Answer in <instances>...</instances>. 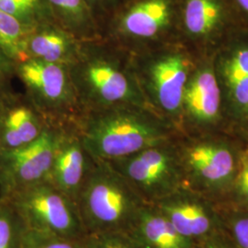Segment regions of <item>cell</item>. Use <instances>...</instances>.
I'll list each match as a JSON object with an SVG mask.
<instances>
[{
  "label": "cell",
  "mask_w": 248,
  "mask_h": 248,
  "mask_svg": "<svg viewBox=\"0 0 248 248\" xmlns=\"http://www.w3.org/2000/svg\"><path fill=\"white\" fill-rule=\"evenodd\" d=\"M51 124L26 94L9 92L0 98V151L33 142Z\"/></svg>",
  "instance_id": "11"
},
{
  "label": "cell",
  "mask_w": 248,
  "mask_h": 248,
  "mask_svg": "<svg viewBox=\"0 0 248 248\" xmlns=\"http://www.w3.org/2000/svg\"><path fill=\"white\" fill-rule=\"evenodd\" d=\"M100 35L108 20L127 0H85Z\"/></svg>",
  "instance_id": "25"
},
{
  "label": "cell",
  "mask_w": 248,
  "mask_h": 248,
  "mask_svg": "<svg viewBox=\"0 0 248 248\" xmlns=\"http://www.w3.org/2000/svg\"><path fill=\"white\" fill-rule=\"evenodd\" d=\"M179 153L185 175L202 186L222 189L233 182L237 161L225 143L198 142Z\"/></svg>",
  "instance_id": "10"
},
{
  "label": "cell",
  "mask_w": 248,
  "mask_h": 248,
  "mask_svg": "<svg viewBox=\"0 0 248 248\" xmlns=\"http://www.w3.org/2000/svg\"><path fill=\"white\" fill-rule=\"evenodd\" d=\"M221 88L215 69L203 65L191 73L187 80L182 114L199 124H212L220 115Z\"/></svg>",
  "instance_id": "13"
},
{
  "label": "cell",
  "mask_w": 248,
  "mask_h": 248,
  "mask_svg": "<svg viewBox=\"0 0 248 248\" xmlns=\"http://www.w3.org/2000/svg\"><path fill=\"white\" fill-rule=\"evenodd\" d=\"M127 1H129V0H127Z\"/></svg>",
  "instance_id": "31"
},
{
  "label": "cell",
  "mask_w": 248,
  "mask_h": 248,
  "mask_svg": "<svg viewBox=\"0 0 248 248\" xmlns=\"http://www.w3.org/2000/svg\"><path fill=\"white\" fill-rule=\"evenodd\" d=\"M163 213L176 230L188 239H195L209 234L214 229L212 212L198 202L194 197L179 189L158 202L154 204Z\"/></svg>",
  "instance_id": "15"
},
{
  "label": "cell",
  "mask_w": 248,
  "mask_h": 248,
  "mask_svg": "<svg viewBox=\"0 0 248 248\" xmlns=\"http://www.w3.org/2000/svg\"><path fill=\"white\" fill-rule=\"evenodd\" d=\"M180 0H129L102 30L101 37L130 53L146 50L179 28Z\"/></svg>",
  "instance_id": "5"
},
{
  "label": "cell",
  "mask_w": 248,
  "mask_h": 248,
  "mask_svg": "<svg viewBox=\"0 0 248 248\" xmlns=\"http://www.w3.org/2000/svg\"><path fill=\"white\" fill-rule=\"evenodd\" d=\"M25 231L18 213L0 209V248H22Z\"/></svg>",
  "instance_id": "22"
},
{
  "label": "cell",
  "mask_w": 248,
  "mask_h": 248,
  "mask_svg": "<svg viewBox=\"0 0 248 248\" xmlns=\"http://www.w3.org/2000/svg\"><path fill=\"white\" fill-rule=\"evenodd\" d=\"M83 244L85 248H142L133 236L126 232H104L88 233Z\"/></svg>",
  "instance_id": "23"
},
{
  "label": "cell",
  "mask_w": 248,
  "mask_h": 248,
  "mask_svg": "<svg viewBox=\"0 0 248 248\" xmlns=\"http://www.w3.org/2000/svg\"><path fill=\"white\" fill-rule=\"evenodd\" d=\"M93 164L76 126L70 125L58 145L47 180L77 203Z\"/></svg>",
  "instance_id": "12"
},
{
  "label": "cell",
  "mask_w": 248,
  "mask_h": 248,
  "mask_svg": "<svg viewBox=\"0 0 248 248\" xmlns=\"http://www.w3.org/2000/svg\"><path fill=\"white\" fill-rule=\"evenodd\" d=\"M52 17L59 26L79 41L101 38L85 0H46Z\"/></svg>",
  "instance_id": "19"
},
{
  "label": "cell",
  "mask_w": 248,
  "mask_h": 248,
  "mask_svg": "<svg viewBox=\"0 0 248 248\" xmlns=\"http://www.w3.org/2000/svg\"><path fill=\"white\" fill-rule=\"evenodd\" d=\"M28 31L17 18L0 9V48L15 62L26 59L24 47Z\"/></svg>",
  "instance_id": "21"
},
{
  "label": "cell",
  "mask_w": 248,
  "mask_h": 248,
  "mask_svg": "<svg viewBox=\"0 0 248 248\" xmlns=\"http://www.w3.org/2000/svg\"><path fill=\"white\" fill-rule=\"evenodd\" d=\"M16 212L29 230L69 239L87 235L77 203L48 180L17 191Z\"/></svg>",
  "instance_id": "8"
},
{
  "label": "cell",
  "mask_w": 248,
  "mask_h": 248,
  "mask_svg": "<svg viewBox=\"0 0 248 248\" xmlns=\"http://www.w3.org/2000/svg\"><path fill=\"white\" fill-rule=\"evenodd\" d=\"M81 41L54 21H47L28 31L25 55L45 62L69 65L79 50Z\"/></svg>",
  "instance_id": "14"
},
{
  "label": "cell",
  "mask_w": 248,
  "mask_h": 248,
  "mask_svg": "<svg viewBox=\"0 0 248 248\" xmlns=\"http://www.w3.org/2000/svg\"><path fill=\"white\" fill-rule=\"evenodd\" d=\"M135 78L148 106L170 123L182 114L183 96L191 75L186 53L172 45H161L131 53Z\"/></svg>",
  "instance_id": "4"
},
{
  "label": "cell",
  "mask_w": 248,
  "mask_h": 248,
  "mask_svg": "<svg viewBox=\"0 0 248 248\" xmlns=\"http://www.w3.org/2000/svg\"><path fill=\"white\" fill-rule=\"evenodd\" d=\"M84 147L110 162L171 141L172 123L149 108L121 105L83 112L76 124Z\"/></svg>",
  "instance_id": "2"
},
{
  "label": "cell",
  "mask_w": 248,
  "mask_h": 248,
  "mask_svg": "<svg viewBox=\"0 0 248 248\" xmlns=\"http://www.w3.org/2000/svg\"><path fill=\"white\" fill-rule=\"evenodd\" d=\"M0 9L17 18L28 30L53 20L46 0H0Z\"/></svg>",
  "instance_id": "20"
},
{
  "label": "cell",
  "mask_w": 248,
  "mask_h": 248,
  "mask_svg": "<svg viewBox=\"0 0 248 248\" xmlns=\"http://www.w3.org/2000/svg\"><path fill=\"white\" fill-rule=\"evenodd\" d=\"M145 204L108 162L97 160H94L77 201L87 234L129 232Z\"/></svg>",
  "instance_id": "3"
},
{
  "label": "cell",
  "mask_w": 248,
  "mask_h": 248,
  "mask_svg": "<svg viewBox=\"0 0 248 248\" xmlns=\"http://www.w3.org/2000/svg\"><path fill=\"white\" fill-rule=\"evenodd\" d=\"M234 187L240 200L248 205V146L241 153L234 177Z\"/></svg>",
  "instance_id": "26"
},
{
  "label": "cell",
  "mask_w": 248,
  "mask_h": 248,
  "mask_svg": "<svg viewBox=\"0 0 248 248\" xmlns=\"http://www.w3.org/2000/svg\"><path fill=\"white\" fill-rule=\"evenodd\" d=\"M108 163L146 204L154 205L183 188L185 172L172 141Z\"/></svg>",
  "instance_id": "6"
},
{
  "label": "cell",
  "mask_w": 248,
  "mask_h": 248,
  "mask_svg": "<svg viewBox=\"0 0 248 248\" xmlns=\"http://www.w3.org/2000/svg\"><path fill=\"white\" fill-rule=\"evenodd\" d=\"M70 125L51 124L33 142L0 151V175L19 191L48 179L58 145Z\"/></svg>",
  "instance_id": "9"
},
{
  "label": "cell",
  "mask_w": 248,
  "mask_h": 248,
  "mask_svg": "<svg viewBox=\"0 0 248 248\" xmlns=\"http://www.w3.org/2000/svg\"><path fill=\"white\" fill-rule=\"evenodd\" d=\"M215 72L233 114L248 116V43L229 47L221 55Z\"/></svg>",
  "instance_id": "17"
},
{
  "label": "cell",
  "mask_w": 248,
  "mask_h": 248,
  "mask_svg": "<svg viewBox=\"0 0 248 248\" xmlns=\"http://www.w3.org/2000/svg\"><path fill=\"white\" fill-rule=\"evenodd\" d=\"M22 248H85L83 240L69 239L44 232L25 231Z\"/></svg>",
  "instance_id": "24"
},
{
  "label": "cell",
  "mask_w": 248,
  "mask_h": 248,
  "mask_svg": "<svg viewBox=\"0 0 248 248\" xmlns=\"http://www.w3.org/2000/svg\"><path fill=\"white\" fill-rule=\"evenodd\" d=\"M68 70L82 113L121 105L149 108L131 53L102 37L82 41Z\"/></svg>",
  "instance_id": "1"
},
{
  "label": "cell",
  "mask_w": 248,
  "mask_h": 248,
  "mask_svg": "<svg viewBox=\"0 0 248 248\" xmlns=\"http://www.w3.org/2000/svg\"><path fill=\"white\" fill-rule=\"evenodd\" d=\"M232 14L228 0H180L179 28L192 39H211L222 32Z\"/></svg>",
  "instance_id": "16"
},
{
  "label": "cell",
  "mask_w": 248,
  "mask_h": 248,
  "mask_svg": "<svg viewBox=\"0 0 248 248\" xmlns=\"http://www.w3.org/2000/svg\"><path fill=\"white\" fill-rule=\"evenodd\" d=\"M16 62L0 48V98L12 91L11 81L16 77Z\"/></svg>",
  "instance_id": "27"
},
{
  "label": "cell",
  "mask_w": 248,
  "mask_h": 248,
  "mask_svg": "<svg viewBox=\"0 0 248 248\" xmlns=\"http://www.w3.org/2000/svg\"><path fill=\"white\" fill-rule=\"evenodd\" d=\"M232 13H236L248 20V0H228Z\"/></svg>",
  "instance_id": "29"
},
{
  "label": "cell",
  "mask_w": 248,
  "mask_h": 248,
  "mask_svg": "<svg viewBox=\"0 0 248 248\" xmlns=\"http://www.w3.org/2000/svg\"><path fill=\"white\" fill-rule=\"evenodd\" d=\"M129 233L142 248H193V241L180 234L154 205H143Z\"/></svg>",
  "instance_id": "18"
},
{
  "label": "cell",
  "mask_w": 248,
  "mask_h": 248,
  "mask_svg": "<svg viewBox=\"0 0 248 248\" xmlns=\"http://www.w3.org/2000/svg\"><path fill=\"white\" fill-rule=\"evenodd\" d=\"M15 69L25 94L51 123L76 125L82 109L67 65L27 58Z\"/></svg>",
  "instance_id": "7"
},
{
  "label": "cell",
  "mask_w": 248,
  "mask_h": 248,
  "mask_svg": "<svg viewBox=\"0 0 248 248\" xmlns=\"http://www.w3.org/2000/svg\"><path fill=\"white\" fill-rule=\"evenodd\" d=\"M234 240L239 248H248V216H239L232 223Z\"/></svg>",
  "instance_id": "28"
},
{
  "label": "cell",
  "mask_w": 248,
  "mask_h": 248,
  "mask_svg": "<svg viewBox=\"0 0 248 248\" xmlns=\"http://www.w3.org/2000/svg\"><path fill=\"white\" fill-rule=\"evenodd\" d=\"M206 248H228L227 246H225L224 244L222 243H219V242H216V241H212L210 243L207 244V247Z\"/></svg>",
  "instance_id": "30"
}]
</instances>
